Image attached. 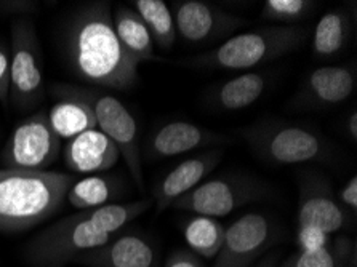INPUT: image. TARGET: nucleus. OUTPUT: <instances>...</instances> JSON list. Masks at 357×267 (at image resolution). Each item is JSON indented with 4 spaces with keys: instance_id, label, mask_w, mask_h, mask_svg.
<instances>
[{
    "instance_id": "1",
    "label": "nucleus",
    "mask_w": 357,
    "mask_h": 267,
    "mask_svg": "<svg viewBox=\"0 0 357 267\" xmlns=\"http://www.w3.org/2000/svg\"><path fill=\"white\" fill-rule=\"evenodd\" d=\"M64 52L73 73L86 84L112 90L138 84L139 63L117 39L109 2H91L74 12L64 32Z\"/></svg>"
},
{
    "instance_id": "2",
    "label": "nucleus",
    "mask_w": 357,
    "mask_h": 267,
    "mask_svg": "<svg viewBox=\"0 0 357 267\" xmlns=\"http://www.w3.org/2000/svg\"><path fill=\"white\" fill-rule=\"evenodd\" d=\"M153 200L111 204L77 211L47 226L28 242L26 259L36 267H64L96 250L149 210Z\"/></svg>"
},
{
    "instance_id": "3",
    "label": "nucleus",
    "mask_w": 357,
    "mask_h": 267,
    "mask_svg": "<svg viewBox=\"0 0 357 267\" xmlns=\"http://www.w3.org/2000/svg\"><path fill=\"white\" fill-rule=\"evenodd\" d=\"M75 178L59 171L0 170V232H24L63 208Z\"/></svg>"
},
{
    "instance_id": "4",
    "label": "nucleus",
    "mask_w": 357,
    "mask_h": 267,
    "mask_svg": "<svg viewBox=\"0 0 357 267\" xmlns=\"http://www.w3.org/2000/svg\"><path fill=\"white\" fill-rule=\"evenodd\" d=\"M310 31L303 26H266L231 36L213 50L183 61L192 69L247 70L274 61L305 45Z\"/></svg>"
},
{
    "instance_id": "5",
    "label": "nucleus",
    "mask_w": 357,
    "mask_h": 267,
    "mask_svg": "<svg viewBox=\"0 0 357 267\" xmlns=\"http://www.w3.org/2000/svg\"><path fill=\"white\" fill-rule=\"evenodd\" d=\"M242 138L253 154L273 165H300L327 160L328 141L316 130L279 119H264L243 128Z\"/></svg>"
},
{
    "instance_id": "6",
    "label": "nucleus",
    "mask_w": 357,
    "mask_h": 267,
    "mask_svg": "<svg viewBox=\"0 0 357 267\" xmlns=\"http://www.w3.org/2000/svg\"><path fill=\"white\" fill-rule=\"evenodd\" d=\"M50 91L64 93L79 98L91 107L96 119V128L105 133L121 152V159L126 160L130 176L135 184L143 190V163L142 151H139L138 125L130 114L126 105L119 98L106 93L101 89H89V86L56 84Z\"/></svg>"
},
{
    "instance_id": "7",
    "label": "nucleus",
    "mask_w": 357,
    "mask_h": 267,
    "mask_svg": "<svg viewBox=\"0 0 357 267\" xmlns=\"http://www.w3.org/2000/svg\"><path fill=\"white\" fill-rule=\"evenodd\" d=\"M271 195L273 186L264 179L245 173H229L205 179L196 189L178 199L172 208L218 220L243 205L269 199Z\"/></svg>"
},
{
    "instance_id": "8",
    "label": "nucleus",
    "mask_w": 357,
    "mask_h": 267,
    "mask_svg": "<svg viewBox=\"0 0 357 267\" xmlns=\"http://www.w3.org/2000/svg\"><path fill=\"white\" fill-rule=\"evenodd\" d=\"M43 98L45 77L36 26L29 18H18L12 23L8 106L29 111L39 106Z\"/></svg>"
},
{
    "instance_id": "9",
    "label": "nucleus",
    "mask_w": 357,
    "mask_h": 267,
    "mask_svg": "<svg viewBox=\"0 0 357 267\" xmlns=\"http://www.w3.org/2000/svg\"><path fill=\"white\" fill-rule=\"evenodd\" d=\"M280 238V227L271 215L248 211L226 226L223 245L216 254L213 267H250Z\"/></svg>"
},
{
    "instance_id": "10",
    "label": "nucleus",
    "mask_w": 357,
    "mask_h": 267,
    "mask_svg": "<svg viewBox=\"0 0 357 267\" xmlns=\"http://www.w3.org/2000/svg\"><path fill=\"white\" fill-rule=\"evenodd\" d=\"M61 154V139L53 132L47 111L40 109L13 128L2 152L5 168L45 171Z\"/></svg>"
},
{
    "instance_id": "11",
    "label": "nucleus",
    "mask_w": 357,
    "mask_h": 267,
    "mask_svg": "<svg viewBox=\"0 0 357 267\" xmlns=\"http://www.w3.org/2000/svg\"><path fill=\"white\" fill-rule=\"evenodd\" d=\"M353 213L340 204L326 174L303 170L298 176V227H316L337 234L353 227Z\"/></svg>"
},
{
    "instance_id": "12",
    "label": "nucleus",
    "mask_w": 357,
    "mask_h": 267,
    "mask_svg": "<svg viewBox=\"0 0 357 267\" xmlns=\"http://www.w3.org/2000/svg\"><path fill=\"white\" fill-rule=\"evenodd\" d=\"M176 36L191 43H210L234 36L248 21L231 15L212 2L181 0L172 7Z\"/></svg>"
},
{
    "instance_id": "13",
    "label": "nucleus",
    "mask_w": 357,
    "mask_h": 267,
    "mask_svg": "<svg viewBox=\"0 0 357 267\" xmlns=\"http://www.w3.org/2000/svg\"><path fill=\"white\" fill-rule=\"evenodd\" d=\"M356 90V64L322 66L312 70L290 102L295 111L332 109L353 96Z\"/></svg>"
},
{
    "instance_id": "14",
    "label": "nucleus",
    "mask_w": 357,
    "mask_h": 267,
    "mask_svg": "<svg viewBox=\"0 0 357 267\" xmlns=\"http://www.w3.org/2000/svg\"><path fill=\"white\" fill-rule=\"evenodd\" d=\"M75 263L86 267H162L155 243L144 234L127 229L102 247L80 254Z\"/></svg>"
},
{
    "instance_id": "15",
    "label": "nucleus",
    "mask_w": 357,
    "mask_h": 267,
    "mask_svg": "<svg viewBox=\"0 0 357 267\" xmlns=\"http://www.w3.org/2000/svg\"><path fill=\"white\" fill-rule=\"evenodd\" d=\"M231 136L199 127L186 121H170L162 123L151 135L146 146V155L153 160L172 159L189 151L207 146H223L231 143Z\"/></svg>"
},
{
    "instance_id": "16",
    "label": "nucleus",
    "mask_w": 357,
    "mask_h": 267,
    "mask_svg": "<svg viewBox=\"0 0 357 267\" xmlns=\"http://www.w3.org/2000/svg\"><path fill=\"white\" fill-rule=\"evenodd\" d=\"M63 159L74 174L90 176L109 171L121 159V152L105 133L93 128L66 141Z\"/></svg>"
},
{
    "instance_id": "17",
    "label": "nucleus",
    "mask_w": 357,
    "mask_h": 267,
    "mask_svg": "<svg viewBox=\"0 0 357 267\" xmlns=\"http://www.w3.org/2000/svg\"><path fill=\"white\" fill-rule=\"evenodd\" d=\"M221 151H208L183 160L160 179L154 189V204L158 211L172 208L178 199L205 181L221 162Z\"/></svg>"
},
{
    "instance_id": "18",
    "label": "nucleus",
    "mask_w": 357,
    "mask_h": 267,
    "mask_svg": "<svg viewBox=\"0 0 357 267\" xmlns=\"http://www.w3.org/2000/svg\"><path fill=\"white\" fill-rule=\"evenodd\" d=\"M271 84L273 75L269 73L247 70L210 89L205 95V102L220 112L243 111L261 100Z\"/></svg>"
},
{
    "instance_id": "19",
    "label": "nucleus",
    "mask_w": 357,
    "mask_h": 267,
    "mask_svg": "<svg viewBox=\"0 0 357 267\" xmlns=\"http://www.w3.org/2000/svg\"><path fill=\"white\" fill-rule=\"evenodd\" d=\"M52 95L56 96V102L47 111V119L59 139L69 141L96 128L95 114L85 101L56 91H52Z\"/></svg>"
},
{
    "instance_id": "20",
    "label": "nucleus",
    "mask_w": 357,
    "mask_h": 267,
    "mask_svg": "<svg viewBox=\"0 0 357 267\" xmlns=\"http://www.w3.org/2000/svg\"><path fill=\"white\" fill-rule=\"evenodd\" d=\"M126 194V183L114 174H90L74 181L68 190L66 200L75 210H95L100 206L117 204Z\"/></svg>"
},
{
    "instance_id": "21",
    "label": "nucleus",
    "mask_w": 357,
    "mask_h": 267,
    "mask_svg": "<svg viewBox=\"0 0 357 267\" xmlns=\"http://www.w3.org/2000/svg\"><path fill=\"white\" fill-rule=\"evenodd\" d=\"M353 18L344 8L332 10L319 20L312 32V53L316 58H337L348 48L353 37Z\"/></svg>"
},
{
    "instance_id": "22",
    "label": "nucleus",
    "mask_w": 357,
    "mask_h": 267,
    "mask_svg": "<svg viewBox=\"0 0 357 267\" xmlns=\"http://www.w3.org/2000/svg\"><path fill=\"white\" fill-rule=\"evenodd\" d=\"M112 24L123 50L135 61L142 64L158 59L154 56V42L151 39V34L146 29L143 20L132 7L119 5L112 13Z\"/></svg>"
},
{
    "instance_id": "23",
    "label": "nucleus",
    "mask_w": 357,
    "mask_h": 267,
    "mask_svg": "<svg viewBox=\"0 0 357 267\" xmlns=\"http://www.w3.org/2000/svg\"><path fill=\"white\" fill-rule=\"evenodd\" d=\"M356 254V245L348 236L332 238L324 248L314 252H295L287 256L278 267H348Z\"/></svg>"
},
{
    "instance_id": "24",
    "label": "nucleus",
    "mask_w": 357,
    "mask_h": 267,
    "mask_svg": "<svg viewBox=\"0 0 357 267\" xmlns=\"http://www.w3.org/2000/svg\"><path fill=\"white\" fill-rule=\"evenodd\" d=\"M226 226L216 218L194 215L183 227L188 250L202 259H215L223 245Z\"/></svg>"
},
{
    "instance_id": "25",
    "label": "nucleus",
    "mask_w": 357,
    "mask_h": 267,
    "mask_svg": "<svg viewBox=\"0 0 357 267\" xmlns=\"http://www.w3.org/2000/svg\"><path fill=\"white\" fill-rule=\"evenodd\" d=\"M132 8L143 20L151 39L162 50H170L176 42L175 21L164 0H133Z\"/></svg>"
},
{
    "instance_id": "26",
    "label": "nucleus",
    "mask_w": 357,
    "mask_h": 267,
    "mask_svg": "<svg viewBox=\"0 0 357 267\" xmlns=\"http://www.w3.org/2000/svg\"><path fill=\"white\" fill-rule=\"evenodd\" d=\"M317 5L312 0H266L259 18L269 23H280V26H296L314 13Z\"/></svg>"
},
{
    "instance_id": "27",
    "label": "nucleus",
    "mask_w": 357,
    "mask_h": 267,
    "mask_svg": "<svg viewBox=\"0 0 357 267\" xmlns=\"http://www.w3.org/2000/svg\"><path fill=\"white\" fill-rule=\"evenodd\" d=\"M330 241H332V237L328 234L316 227H298V232H296V247L301 252H314V250L324 248L330 243Z\"/></svg>"
},
{
    "instance_id": "28",
    "label": "nucleus",
    "mask_w": 357,
    "mask_h": 267,
    "mask_svg": "<svg viewBox=\"0 0 357 267\" xmlns=\"http://www.w3.org/2000/svg\"><path fill=\"white\" fill-rule=\"evenodd\" d=\"M39 2L34 0H0V15L15 16L16 20L29 18L39 12Z\"/></svg>"
},
{
    "instance_id": "29",
    "label": "nucleus",
    "mask_w": 357,
    "mask_h": 267,
    "mask_svg": "<svg viewBox=\"0 0 357 267\" xmlns=\"http://www.w3.org/2000/svg\"><path fill=\"white\" fill-rule=\"evenodd\" d=\"M10 95V50L0 42V105L8 106Z\"/></svg>"
},
{
    "instance_id": "30",
    "label": "nucleus",
    "mask_w": 357,
    "mask_h": 267,
    "mask_svg": "<svg viewBox=\"0 0 357 267\" xmlns=\"http://www.w3.org/2000/svg\"><path fill=\"white\" fill-rule=\"evenodd\" d=\"M164 267H205V263L191 250L178 248L165 259Z\"/></svg>"
},
{
    "instance_id": "31",
    "label": "nucleus",
    "mask_w": 357,
    "mask_h": 267,
    "mask_svg": "<svg viewBox=\"0 0 357 267\" xmlns=\"http://www.w3.org/2000/svg\"><path fill=\"white\" fill-rule=\"evenodd\" d=\"M338 200L344 208H348L351 213L356 215L357 211V176L356 174L344 184V188L340 190Z\"/></svg>"
},
{
    "instance_id": "32",
    "label": "nucleus",
    "mask_w": 357,
    "mask_h": 267,
    "mask_svg": "<svg viewBox=\"0 0 357 267\" xmlns=\"http://www.w3.org/2000/svg\"><path fill=\"white\" fill-rule=\"evenodd\" d=\"M346 132H348L349 138L353 143H357V109H353L349 114L348 121H346Z\"/></svg>"
},
{
    "instance_id": "33",
    "label": "nucleus",
    "mask_w": 357,
    "mask_h": 267,
    "mask_svg": "<svg viewBox=\"0 0 357 267\" xmlns=\"http://www.w3.org/2000/svg\"><path fill=\"white\" fill-rule=\"evenodd\" d=\"M280 263V253L274 252V253H268L264 258L259 261V263L255 267H278Z\"/></svg>"
}]
</instances>
